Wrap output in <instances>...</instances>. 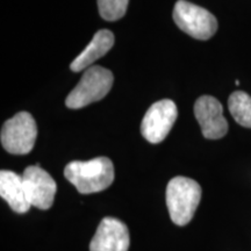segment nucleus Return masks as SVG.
<instances>
[{
	"instance_id": "nucleus-10",
	"label": "nucleus",
	"mask_w": 251,
	"mask_h": 251,
	"mask_svg": "<svg viewBox=\"0 0 251 251\" xmlns=\"http://www.w3.org/2000/svg\"><path fill=\"white\" fill-rule=\"evenodd\" d=\"M0 196L14 212L23 214L29 211L31 205L28 200L23 176L8 170L0 172Z\"/></svg>"
},
{
	"instance_id": "nucleus-7",
	"label": "nucleus",
	"mask_w": 251,
	"mask_h": 251,
	"mask_svg": "<svg viewBox=\"0 0 251 251\" xmlns=\"http://www.w3.org/2000/svg\"><path fill=\"white\" fill-rule=\"evenodd\" d=\"M23 179L30 205L40 209H49L54 203L57 190L51 176L36 164L26 168Z\"/></svg>"
},
{
	"instance_id": "nucleus-3",
	"label": "nucleus",
	"mask_w": 251,
	"mask_h": 251,
	"mask_svg": "<svg viewBox=\"0 0 251 251\" xmlns=\"http://www.w3.org/2000/svg\"><path fill=\"white\" fill-rule=\"evenodd\" d=\"M113 80L114 77L107 69L99 65L86 69L78 85L68 96L65 105L69 108L78 109L99 101L108 94Z\"/></svg>"
},
{
	"instance_id": "nucleus-9",
	"label": "nucleus",
	"mask_w": 251,
	"mask_h": 251,
	"mask_svg": "<svg viewBox=\"0 0 251 251\" xmlns=\"http://www.w3.org/2000/svg\"><path fill=\"white\" fill-rule=\"evenodd\" d=\"M128 248L127 226L114 218L102 219L90 243V251H128Z\"/></svg>"
},
{
	"instance_id": "nucleus-8",
	"label": "nucleus",
	"mask_w": 251,
	"mask_h": 251,
	"mask_svg": "<svg viewBox=\"0 0 251 251\" xmlns=\"http://www.w3.org/2000/svg\"><path fill=\"white\" fill-rule=\"evenodd\" d=\"M194 115L206 139L219 140L228 133V122L224 117V108L214 97H200L194 105Z\"/></svg>"
},
{
	"instance_id": "nucleus-13",
	"label": "nucleus",
	"mask_w": 251,
	"mask_h": 251,
	"mask_svg": "<svg viewBox=\"0 0 251 251\" xmlns=\"http://www.w3.org/2000/svg\"><path fill=\"white\" fill-rule=\"evenodd\" d=\"M129 0H98V8L102 19L115 21L126 14Z\"/></svg>"
},
{
	"instance_id": "nucleus-6",
	"label": "nucleus",
	"mask_w": 251,
	"mask_h": 251,
	"mask_svg": "<svg viewBox=\"0 0 251 251\" xmlns=\"http://www.w3.org/2000/svg\"><path fill=\"white\" fill-rule=\"evenodd\" d=\"M177 117V106L172 100L163 99L155 102L142 120L141 131L143 137L153 144L162 142L170 133Z\"/></svg>"
},
{
	"instance_id": "nucleus-1",
	"label": "nucleus",
	"mask_w": 251,
	"mask_h": 251,
	"mask_svg": "<svg viewBox=\"0 0 251 251\" xmlns=\"http://www.w3.org/2000/svg\"><path fill=\"white\" fill-rule=\"evenodd\" d=\"M64 176L81 194L101 192L114 180V166L107 157L75 161L65 166Z\"/></svg>"
},
{
	"instance_id": "nucleus-11",
	"label": "nucleus",
	"mask_w": 251,
	"mask_h": 251,
	"mask_svg": "<svg viewBox=\"0 0 251 251\" xmlns=\"http://www.w3.org/2000/svg\"><path fill=\"white\" fill-rule=\"evenodd\" d=\"M114 45V35L111 30L101 29L94 34L93 39L87 47L70 64L74 72H79L91 68L97 59L105 56Z\"/></svg>"
},
{
	"instance_id": "nucleus-4",
	"label": "nucleus",
	"mask_w": 251,
	"mask_h": 251,
	"mask_svg": "<svg viewBox=\"0 0 251 251\" xmlns=\"http://www.w3.org/2000/svg\"><path fill=\"white\" fill-rule=\"evenodd\" d=\"M174 20L181 30L197 40H208L218 30V21L207 9L178 0L174 8Z\"/></svg>"
},
{
	"instance_id": "nucleus-12",
	"label": "nucleus",
	"mask_w": 251,
	"mask_h": 251,
	"mask_svg": "<svg viewBox=\"0 0 251 251\" xmlns=\"http://www.w3.org/2000/svg\"><path fill=\"white\" fill-rule=\"evenodd\" d=\"M228 107L234 120L242 127L251 128V97L242 91H236L229 97Z\"/></svg>"
},
{
	"instance_id": "nucleus-5",
	"label": "nucleus",
	"mask_w": 251,
	"mask_h": 251,
	"mask_svg": "<svg viewBox=\"0 0 251 251\" xmlns=\"http://www.w3.org/2000/svg\"><path fill=\"white\" fill-rule=\"evenodd\" d=\"M37 127L34 118L28 112H20L7 120L1 129V144L13 155H26L34 148Z\"/></svg>"
},
{
	"instance_id": "nucleus-2",
	"label": "nucleus",
	"mask_w": 251,
	"mask_h": 251,
	"mask_svg": "<svg viewBox=\"0 0 251 251\" xmlns=\"http://www.w3.org/2000/svg\"><path fill=\"white\" fill-rule=\"evenodd\" d=\"M200 200L201 187L196 180L179 176L169 181L166 187V206L174 224L187 225L193 219Z\"/></svg>"
}]
</instances>
